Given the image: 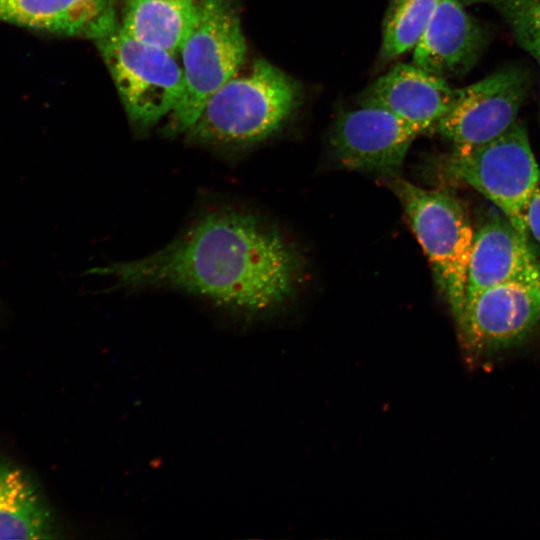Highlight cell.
<instances>
[{"label": "cell", "instance_id": "obj_19", "mask_svg": "<svg viewBox=\"0 0 540 540\" xmlns=\"http://www.w3.org/2000/svg\"><path fill=\"white\" fill-rule=\"evenodd\" d=\"M180 1H186V2H196L197 0H180Z\"/></svg>", "mask_w": 540, "mask_h": 540}, {"label": "cell", "instance_id": "obj_14", "mask_svg": "<svg viewBox=\"0 0 540 540\" xmlns=\"http://www.w3.org/2000/svg\"><path fill=\"white\" fill-rule=\"evenodd\" d=\"M196 17L197 1L125 0L119 25L131 38L175 55Z\"/></svg>", "mask_w": 540, "mask_h": 540}, {"label": "cell", "instance_id": "obj_9", "mask_svg": "<svg viewBox=\"0 0 540 540\" xmlns=\"http://www.w3.org/2000/svg\"><path fill=\"white\" fill-rule=\"evenodd\" d=\"M419 134L388 110L361 103L337 118L330 143L335 157L346 168L394 176Z\"/></svg>", "mask_w": 540, "mask_h": 540}, {"label": "cell", "instance_id": "obj_2", "mask_svg": "<svg viewBox=\"0 0 540 540\" xmlns=\"http://www.w3.org/2000/svg\"><path fill=\"white\" fill-rule=\"evenodd\" d=\"M299 84L263 59L235 74L205 102L185 132L190 140L214 147H240L275 133L297 109Z\"/></svg>", "mask_w": 540, "mask_h": 540}, {"label": "cell", "instance_id": "obj_12", "mask_svg": "<svg viewBox=\"0 0 540 540\" xmlns=\"http://www.w3.org/2000/svg\"><path fill=\"white\" fill-rule=\"evenodd\" d=\"M454 91L443 77L399 63L366 90L361 103L382 107L422 133L437 124Z\"/></svg>", "mask_w": 540, "mask_h": 540}, {"label": "cell", "instance_id": "obj_4", "mask_svg": "<svg viewBox=\"0 0 540 540\" xmlns=\"http://www.w3.org/2000/svg\"><path fill=\"white\" fill-rule=\"evenodd\" d=\"M246 51L231 0H197L196 21L180 50L184 91L170 114L175 132L185 133L207 99L239 72Z\"/></svg>", "mask_w": 540, "mask_h": 540}, {"label": "cell", "instance_id": "obj_7", "mask_svg": "<svg viewBox=\"0 0 540 540\" xmlns=\"http://www.w3.org/2000/svg\"><path fill=\"white\" fill-rule=\"evenodd\" d=\"M540 323V277L515 280L466 297L456 321L470 360L498 358L521 344Z\"/></svg>", "mask_w": 540, "mask_h": 540}, {"label": "cell", "instance_id": "obj_11", "mask_svg": "<svg viewBox=\"0 0 540 540\" xmlns=\"http://www.w3.org/2000/svg\"><path fill=\"white\" fill-rule=\"evenodd\" d=\"M486 29L464 8L461 0H439L420 40L413 64L436 76L467 72L487 44Z\"/></svg>", "mask_w": 540, "mask_h": 540}, {"label": "cell", "instance_id": "obj_13", "mask_svg": "<svg viewBox=\"0 0 540 540\" xmlns=\"http://www.w3.org/2000/svg\"><path fill=\"white\" fill-rule=\"evenodd\" d=\"M0 21L91 39L116 17L113 0H0Z\"/></svg>", "mask_w": 540, "mask_h": 540}, {"label": "cell", "instance_id": "obj_15", "mask_svg": "<svg viewBox=\"0 0 540 540\" xmlns=\"http://www.w3.org/2000/svg\"><path fill=\"white\" fill-rule=\"evenodd\" d=\"M52 520L21 470L0 463V539L51 537Z\"/></svg>", "mask_w": 540, "mask_h": 540}, {"label": "cell", "instance_id": "obj_8", "mask_svg": "<svg viewBox=\"0 0 540 540\" xmlns=\"http://www.w3.org/2000/svg\"><path fill=\"white\" fill-rule=\"evenodd\" d=\"M530 84L526 68L507 64L480 81L455 89L436 124L438 132L460 153L493 140L516 122Z\"/></svg>", "mask_w": 540, "mask_h": 540}, {"label": "cell", "instance_id": "obj_3", "mask_svg": "<svg viewBox=\"0 0 540 540\" xmlns=\"http://www.w3.org/2000/svg\"><path fill=\"white\" fill-rule=\"evenodd\" d=\"M390 187L430 261L456 322L465 304L474 236L468 213L461 201L446 190L424 189L399 177L391 179Z\"/></svg>", "mask_w": 540, "mask_h": 540}, {"label": "cell", "instance_id": "obj_18", "mask_svg": "<svg viewBox=\"0 0 540 540\" xmlns=\"http://www.w3.org/2000/svg\"><path fill=\"white\" fill-rule=\"evenodd\" d=\"M525 221L529 236L540 244V180L529 200Z\"/></svg>", "mask_w": 540, "mask_h": 540}, {"label": "cell", "instance_id": "obj_5", "mask_svg": "<svg viewBox=\"0 0 540 540\" xmlns=\"http://www.w3.org/2000/svg\"><path fill=\"white\" fill-rule=\"evenodd\" d=\"M91 39L134 124L147 128L174 111L184 91L174 54L131 38L117 21Z\"/></svg>", "mask_w": 540, "mask_h": 540}, {"label": "cell", "instance_id": "obj_16", "mask_svg": "<svg viewBox=\"0 0 540 540\" xmlns=\"http://www.w3.org/2000/svg\"><path fill=\"white\" fill-rule=\"evenodd\" d=\"M439 0H391L384 23L380 57L389 61L414 49Z\"/></svg>", "mask_w": 540, "mask_h": 540}, {"label": "cell", "instance_id": "obj_1", "mask_svg": "<svg viewBox=\"0 0 540 540\" xmlns=\"http://www.w3.org/2000/svg\"><path fill=\"white\" fill-rule=\"evenodd\" d=\"M89 273L124 288L177 289L223 308L254 313L292 295L300 258L277 231L254 216L219 208L202 214L162 249Z\"/></svg>", "mask_w": 540, "mask_h": 540}, {"label": "cell", "instance_id": "obj_17", "mask_svg": "<svg viewBox=\"0 0 540 540\" xmlns=\"http://www.w3.org/2000/svg\"><path fill=\"white\" fill-rule=\"evenodd\" d=\"M461 1L493 7L510 27L518 45L535 59L540 70V0Z\"/></svg>", "mask_w": 540, "mask_h": 540}, {"label": "cell", "instance_id": "obj_10", "mask_svg": "<svg viewBox=\"0 0 540 540\" xmlns=\"http://www.w3.org/2000/svg\"><path fill=\"white\" fill-rule=\"evenodd\" d=\"M539 277L540 259L529 237L501 212L489 214L474 229L466 297L505 282Z\"/></svg>", "mask_w": 540, "mask_h": 540}, {"label": "cell", "instance_id": "obj_6", "mask_svg": "<svg viewBox=\"0 0 540 540\" xmlns=\"http://www.w3.org/2000/svg\"><path fill=\"white\" fill-rule=\"evenodd\" d=\"M444 164L447 174L488 198L529 237L525 214L540 170L523 124L516 121L498 137L469 151H452Z\"/></svg>", "mask_w": 540, "mask_h": 540}]
</instances>
